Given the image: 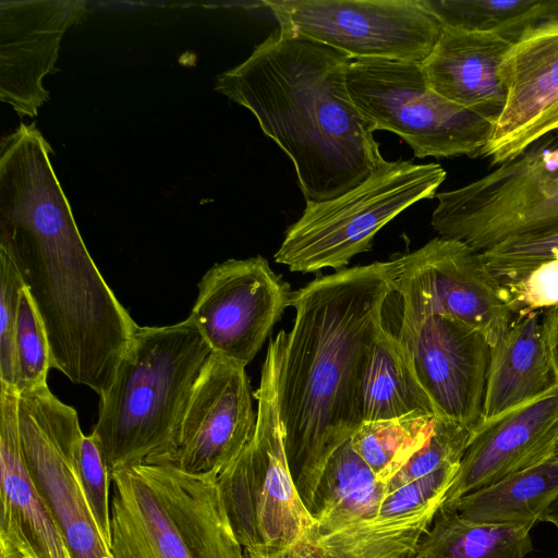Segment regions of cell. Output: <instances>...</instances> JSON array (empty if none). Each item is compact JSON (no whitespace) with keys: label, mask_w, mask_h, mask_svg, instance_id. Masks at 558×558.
I'll list each match as a JSON object with an SVG mask.
<instances>
[{"label":"cell","mask_w":558,"mask_h":558,"mask_svg":"<svg viewBox=\"0 0 558 558\" xmlns=\"http://www.w3.org/2000/svg\"><path fill=\"white\" fill-rule=\"evenodd\" d=\"M35 123L0 144V252L19 271L45 325L51 366L99 398L140 326L93 260Z\"/></svg>","instance_id":"cell-1"},{"label":"cell","mask_w":558,"mask_h":558,"mask_svg":"<svg viewBox=\"0 0 558 558\" xmlns=\"http://www.w3.org/2000/svg\"><path fill=\"white\" fill-rule=\"evenodd\" d=\"M398 271L396 258L316 277L293 291L277 402L295 485L363 424L362 388Z\"/></svg>","instance_id":"cell-2"},{"label":"cell","mask_w":558,"mask_h":558,"mask_svg":"<svg viewBox=\"0 0 558 558\" xmlns=\"http://www.w3.org/2000/svg\"><path fill=\"white\" fill-rule=\"evenodd\" d=\"M352 59L278 27L215 89L246 108L290 158L306 203L330 201L383 162L374 130L347 88Z\"/></svg>","instance_id":"cell-3"},{"label":"cell","mask_w":558,"mask_h":558,"mask_svg":"<svg viewBox=\"0 0 558 558\" xmlns=\"http://www.w3.org/2000/svg\"><path fill=\"white\" fill-rule=\"evenodd\" d=\"M210 353L189 318L138 327L110 388L100 397L92 430L110 474L137 464L172 462L184 411Z\"/></svg>","instance_id":"cell-4"},{"label":"cell","mask_w":558,"mask_h":558,"mask_svg":"<svg viewBox=\"0 0 558 558\" xmlns=\"http://www.w3.org/2000/svg\"><path fill=\"white\" fill-rule=\"evenodd\" d=\"M112 558H244L217 485L169 463L110 474Z\"/></svg>","instance_id":"cell-5"},{"label":"cell","mask_w":558,"mask_h":558,"mask_svg":"<svg viewBox=\"0 0 558 558\" xmlns=\"http://www.w3.org/2000/svg\"><path fill=\"white\" fill-rule=\"evenodd\" d=\"M284 330L270 339L262 367L253 438L217 477L234 535L243 549L284 548L308 535L314 521L292 477L277 402Z\"/></svg>","instance_id":"cell-6"},{"label":"cell","mask_w":558,"mask_h":558,"mask_svg":"<svg viewBox=\"0 0 558 558\" xmlns=\"http://www.w3.org/2000/svg\"><path fill=\"white\" fill-rule=\"evenodd\" d=\"M446 179L435 162H384L362 183L330 201L306 203L286 231L276 263L296 272L343 269L372 248L376 233L410 206L433 198Z\"/></svg>","instance_id":"cell-7"},{"label":"cell","mask_w":558,"mask_h":558,"mask_svg":"<svg viewBox=\"0 0 558 558\" xmlns=\"http://www.w3.org/2000/svg\"><path fill=\"white\" fill-rule=\"evenodd\" d=\"M438 236L484 252L515 236L558 230V131L461 187L437 193Z\"/></svg>","instance_id":"cell-8"},{"label":"cell","mask_w":558,"mask_h":558,"mask_svg":"<svg viewBox=\"0 0 558 558\" xmlns=\"http://www.w3.org/2000/svg\"><path fill=\"white\" fill-rule=\"evenodd\" d=\"M347 88L374 131L397 134L417 158L480 157L493 133V118L435 93L418 63L352 60Z\"/></svg>","instance_id":"cell-9"},{"label":"cell","mask_w":558,"mask_h":558,"mask_svg":"<svg viewBox=\"0 0 558 558\" xmlns=\"http://www.w3.org/2000/svg\"><path fill=\"white\" fill-rule=\"evenodd\" d=\"M395 258L391 294L401 302L395 335L407 336L427 318L444 315L476 329L493 347L514 319L481 253L468 244L436 236Z\"/></svg>","instance_id":"cell-10"},{"label":"cell","mask_w":558,"mask_h":558,"mask_svg":"<svg viewBox=\"0 0 558 558\" xmlns=\"http://www.w3.org/2000/svg\"><path fill=\"white\" fill-rule=\"evenodd\" d=\"M278 27L352 60L422 64L442 25L421 0H266Z\"/></svg>","instance_id":"cell-11"},{"label":"cell","mask_w":558,"mask_h":558,"mask_svg":"<svg viewBox=\"0 0 558 558\" xmlns=\"http://www.w3.org/2000/svg\"><path fill=\"white\" fill-rule=\"evenodd\" d=\"M19 430L32 478L72 558H112L73 469L84 434L74 408L47 384L19 393Z\"/></svg>","instance_id":"cell-12"},{"label":"cell","mask_w":558,"mask_h":558,"mask_svg":"<svg viewBox=\"0 0 558 558\" xmlns=\"http://www.w3.org/2000/svg\"><path fill=\"white\" fill-rule=\"evenodd\" d=\"M291 296L289 284L264 257L231 258L205 272L187 318L211 353L246 367Z\"/></svg>","instance_id":"cell-13"},{"label":"cell","mask_w":558,"mask_h":558,"mask_svg":"<svg viewBox=\"0 0 558 558\" xmlns=\"http://www.w3.org/2000/svg\"><path fill=\"white\" fill-rule=\"evenodd\" d=\"M506 102L480 157L499 166L558 131V14L527 27L505 54Z\"/></svg>","instance_id":"cell-14"},{"label":"cell","mask_w":558,"mask_h":558,"mask_svg":"<svg viewBox=\"0 0 558 558\" xmlns=\"http://www.w3.org/2000/svg\"><path fill=\"white\" fill-rule=\"evenodd\" d=\"M255 425L245 367L210 353L184 411L170 464L218 477L251 441Z\"/></svg>","instance_id":"cell-15"},{"label":"cell","mask_w":558,"mask_h":558,"mask_svg":"<svg viewBox=\"0 0 558 558\" xmlns=\"http://www.w3.org/2000/svg\"><path fill=\"white\" fill-rule=\"evenodd\" d=\"M397 337L436 416L474 429L483 415L492 352L487 339L444 315L429 317L413 332Z\"/></svg>","instance_id":"cell-16"},{"label":"cell","mask_w":558,"mask_h":558,"mask_svg":"<svg viewBox=\"0 0 558 558\" xmlns=\"http://www.w3.org/2000/svg\"><path fill=\"white\" fill-rule=\"evenodd\" d=\"M86 13L85 1H0V99L20 117H36L50 93L61 39Z\"/></svg>","instance_id":"cell-17"},{"label":"cell","mask_w":558,"mask_h":558,"mask_svg":"<svg viewBox=\"0 0 558 558\" xmlns=\"http://www.w3.org/2000/svg\"><path fill=\"white\" fill-rule=\"evenodd\" d=\"M558 425V386L478 424L440 507L546 460Z\"/></svg>","instance_id":"cell-18"},{"label":"cell","mask_w":558,"mask_h":558,"mask_svg":"<svg viewBox=\"0 0 558 558\" xmlns=\"http://www.w3.org/2000/svg\"><path fill=\"white\" fill-rule=\"evenodd\" d=\"M17 404L0 388V558H72L25 463Z\"/></svg>","instance_id":"cell-19"},{"label":"cell","mask_w":558,"mask_h":558,"mask_svg":"<svg viewBox=\"0 0 558 558\" xmlns=\"http://www.w3.org/2000/svg\"><path fill=\"white\" fill-rule=\"evenodd\" d=\"M512 45L498 34L442 27L422 63L425 81L444 98L495 121L506 102L499 66Z\"/></svg>","instance_id":"cell-20"},{"label":"cell","mask_w":558,"mask_h":558,"mask_svg":"<svg viewBox=\"0 0 558 558\" xmlns=\"http://www.w3.org/2000/svg\"><path fill=\"white\" fill-rule=\"evenodd\" d=\"M296 488L314 521V532L323 536L372 521L385 495V486L350 438L333 448Z\"/></svg>","instance_id":"cell-21"},{"label":"cell","mask_w":558,"mask_h":558,"mask_svg":"<svg viewBox=\"0 0 558 558\" xmlns=\"http://www.w3.org/2000/svg\"><path fill=\"white\" fill-rule=\"evenodd\" d=\"M556 387L544 337L542 312L514 316L507 331L492 347L481 423L530 402Z\"/></svg>","instance_id":"cell-22"},{"label":"cell","mask_w":558,"mask_h":558,"mask_svg":"<svg viewBox=\"0 0 558 558\" xmlns=\"http://www.w3.org/2000/svg\"><path fill=\"white\" fill-rule=\"evenodd\" d=\"M558 496V457L518 471L484 488L469 493L449 507L474 522L530 524L542 522Z\"/></svg>","instance_id":"cell-23"},{"label":"cell","mask_w":558,"mask_h":558,"mask_svg":"<svg viewBox=\"0 0 558 558\" xmlns=\"http://www.w3.org/2000/svg\"><path fill=\"white\" fill-rule=\"evenodd\" d=\"M363 423L436 416L399 338L384 327L366 367L362 388ZM437 417V416H436Z\"/></svg>","instance_id":"cell-24"},{"label":"cell","mask_w":558,"mask_h":558,"mask_svg":"<svg viewBox=\"0 0 558 558\" xmlns=\"http://www.w3.org/2000/svg\"><path fill=\"white\" fill-rule=\"evenodd\" d=\"M530 524H496L439 509L414 558H525L533 550Z\"/></svg>","instance_id":"cell-25"},{"label":"cell","mask_w":558,"mask_h":558,"mask_svg":"<svg viewBox=\"0 0 558 558\" xmlns=\"http://www.w3.org/2000/svg\"><path fill=\"white\" fill-rule=\"evenodd\" d=\"M442 27L501 35L513 43L558 14V0H421Z\"/></svg>","instance_id":"cell-26"},{"label":"cell","mask_w":558,"mask_h":558,"mask_svg":"<svg viewBox=\"0 0 558 558\" xmlns=\"http://www.w3.org/2000/svg\"><path fill=\"white\" fill-rule=\"evenodd\" d=\"M436 416L363 423L350 437L355 452L386 484L427 440Z\"/></svg>","instance_id":"cell-27"},{"label":"cell","mask_w":558,"mask_h":558,"mask_svg":"<svg viewBox=\"0 0 558 558\" xmlns=\"http://www.w3.org/2000/svg\"><path fill=\"white\" fill-rule=\"evenodd\" d=\"M313 535L322 558H414L424 533L357 527L325 536L313 530Z\"/></svg>","instance_id":"cell-28"},{"label":"cell","mask_w":558,"mask_h":558,"mask_svg":"<svg viewBox=\"0 0 558 558\" xmlns=\"http://www.w3.org/2000/svg\"><path fill=\"white\" fill-rule=\"evenodd\" d=\"M17 393L47 384L51 352L40 314L27 289L20 294L15 330Z\"/></svg>","instance_id":"cell-29"},{"label":"cell","mask_w":558,"mask_h":558,"mask_svg":"<svg viewBox=\"0 0 558 558\" xmlns=\"http://www.w3.org/2000/svg\"><path fill=\"white\" fill-rule=\"evenodd\" d=\"M481 257L500 286L517 282L539 265L558 258V230L507 239L481 252Z\"/></svg>","instance_id":"cell-30"},{"label":"cell","mask_w":558,"mask_h":558,"mask_svg":"<svg viewBox=\"0 0 558 558\" xmlns=\"http://www.w3.org/2000/svg\"><path fill=\"white\" fill-rule=\"evenodd\" d=\"M462 424L436 417L424 445L386 484L385 494L450 463H460L473 435Z\"/></svg>","instance_id":"cell-31"},{"label":"cell","mask_w":558,"mask_h":558,"mask_svg":"<svg viewBox=\"0 0 558 558\" xmlns=\"http://www.w3.org/2000/svg\"><path fill=\"white\" fill-rule=\"evenodd\" d=\"M73 472L98 530L109 547L111 539L109 484L111 478L102 449L95 434L84 435Z\"/></svg>","instance_id":"cell-32"},{"label":"cell","mask_w":558,"mask_h":558,"mask_svg":"<svg viewBox=\"0 0 558 558\" xmlns=\"http://www.w3.org/2000/svg\"><path fill=\"white\" fill-rule=\"evenodd\" d=\"M24 287L11 259L0 252V388L16 393L15 330L20 294Z\"/></svg>","instance_id":"cell-33"},{"label":"cell","mask_w":558,"mask_h":558,"mask_svg":"<svg viewBox=\"0 0 558 558\" xmlns=\"http://www.w3.org/2000/svg\"><path fill=\"white\" fill-rule=\"evenodd\" d=\"M244 558H322L313 531L284 548L243 549Z\"/></svg>","instance_id":"cell-34"},{"label":"cell","mask_w":558,"mask_h":558,"mask_svg":"<svg viewBox=\"0 0 558 558\" xmlns=\"http://www.w3.org/2000/svg\"><path fill=\"white\" fill-rule=\"evenodd\" d=\"M545 342L558 386V306L542 312Z\"/></svg>","instance_id":"cell-35"},{"label":"cell","mask_w":558,"mask_h":558,"mask_svg":"<svg viewBox=\"0 0 558 558\" xmlns=\"http://www.w3.org/2000/svg\"><path fill=\"white\" fill-rule=\"evenodd\" d=\"M542 522L550 523L558 530V496L544 511Z\"/></svg>","instance_id":"cell-36"},{"label":"cell","mask_w":558,"mask_h":558,"mask_svg":"<svg viewBox=\"0 0 558 558\" xmlns=\"http://www.w3.org/2000/svg\"><path fill=\"white\" fill-rule=\"evenodd\" d=\"M555 457H558V425H557V432H556L555 438H554L551 446L548 450L546 460H548L550 458H555Z\"/></svg>","instance_id":"cell-37"}]
</instances>
